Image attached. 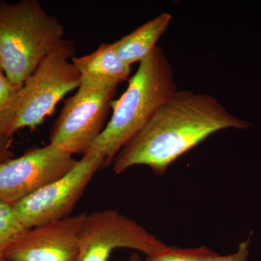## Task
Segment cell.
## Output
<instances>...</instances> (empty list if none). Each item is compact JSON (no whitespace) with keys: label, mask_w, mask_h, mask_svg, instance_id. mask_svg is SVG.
Segmentation results:
<instances>
[{"label":"cell","mask_w":261,"mask_h":261,"mask_svg":"<svg viewBox=\"0 0 261 261\" xmlns=\"http://www.w3.org/2000/svg\"><path fill=\"white\" fill-rule=\"evenodd\" d=\"M250 126L210 94L177 90L118 152L113 171L120 174L133 166H146L163 175L178 158L213 134Z\"/></svg>","instance_id":"6da1fadb"},{"label":"cell","mask_w":261,"mask_h":261,"mask_svg":"<svg viewBox=\"0 0 261 261\" xmlns=\"http://www.w3.org/2000/svg\"><path fill=\"white\" fill-rule=\"evenodd\" d=\"M177 91L172 65L160 47L141 61L126 91L111 102L112 116L84 155H95L111 166L121 149Z\"/></svg>","instance_id":"7a4b0ae2"},{"label":"cell","mask_w":261,"mask_h":261,"mask_svg":"<svg viewBox=\"0 0 261 261\" xmlns=\"http://www.w3.org/2000/svg\"><path fill=\"white\" fill-rule=\"evenodd\" d=\"M64 36L63 24L37 0L0 2V66L17 88Z\"/></svg>","instance_id":"3957f363"},{"label":"cell","mask_w":261,"mask_h":261,"mask_svg":"<svg viewBox=\"0 0 261 261\" xmlns=\"http://www.w3.org/2000/svg\"><path fill=\"white\" fill-rule=\"evenodd\" d=\"M75 53L73 42L63 39L19 89L13 111V135L21 128H37L67 94L79 88L80 74L71 61Z\"/></svg>","instance_id":"277c9868"},{"label":"cell","mask_w":261,"mask_h":261,"mask_svg":"<svg viewBox=\"0 0 261 261\" xmlns=\"http://www.w3.org/2000/svg\"><path fill=\"white\" fill-rule=\"evenodd\" d=\"M118 84H80L64 101L51 128L49 143L71 154L84 155L106 127Z\"/></svg>","instance_id":"5b68a950"},{"label":"cell","mask_w":261,"mask_h":261,"mask_svg":"<svg viewBox=\"0 0 261 261\" xmlns=\"http://www.w3.org/2000/svg\"><path fill=\"white\" fill-rule=\"evenodd\" d=\"M105 161L95 155H84L63 177L48 184L12 205L25 229L38 227L68 217L89 182Z\"/></svg>","instance_id":"8992f818"},{"label":"cell","mask_w":261,"mask_h":261,"mask_svg":"<svg viewBox=\"0 0 261 261\" xmlns=\"http://www.w3.org/2000/svg\"><path fill=\"white\" fill-rule=\"evenodd\" d=\"M167 245L142 225L118 211L87 214L80 240L78 261H108L113 250L128 248L150 255Z\"/></svg>","instance_id":"52a82bcc"},{"label":"cell","mask_w":261,"mask_h":261,"mask_svg":"<svg viewBox=\"0 0 261 261\" xmlns=\"http://www.w3.org/2000/svg\"><path fill=\"white\" fill-rule=\"evenodd\" d=\"M77 162L73 154L49 143L0 163V202L14 205L63 177Z\"/></svg>","instance_id":"ba28073f"},{"label":"cell","mask_w":261,"mask_h":261,"mask_svg":"<svg viewBox=\"0 0 261 261\" xmlns=\"http://www.w3.org/2000/svg\"><path fill=\"white\" fill-rule=\"evenodd\" d=\"M87 214L68 216L27 229L5 251L9 261H78L81 231Z\"/></svg>","instance_id":"9c48e42d"},{"label":"cell","mask_w":261,"mask_h":261,"mask_svg":"<svg viewBox=\"0 0 261 261\" xmlns=\"http://www.w3.org/2000/svg\"><path fill=\"white\" fill-rule=\"evenodd\" d=\"M71 61L80 73V84L119 85L127 80L130 73V65L117 54L113 43H103L93 53L73 57Z\"/></svg>","instance_id":"30bf717a"},{"label":"cell","mask_w":261,"mask_h":261,"mask_svg":"<svg viewBox=\"0 0 261 261\" xmlns=\"http://www.w3.org/2000/svg\"><path fill=\"white\" fill-rule=\"evenodd\" d=\"M172 15L163 13L113 42L117 54L126 64L140 63L157 47L158 41L167 30Z\"/></svg>","instance_id":"8fae6325"},{"label":"cell","mask_w":261,"mask_h":261,"mask_svg":"<svg viewBox=\"0 0 261 261\" xmlns=\"http://www.w3.org/2000/svg\"><path fill=\"white\" fill-rule=\"evenodd\" d=\"M221 255L208 247L178 248L166 247L163 250L147 255L145 261H216Z\"/></svg>","instance_id":"7c38bea8"},{"label":"cell","mask_w":261,"mask_h":261,"mask_svg":"<svg viewBox=\"0 0 261 261\" xmlns=\"http://www.w3.org/2000/svg\"><path fill=\"white\" fill-rule=\"evenodd\" d=\"M18 91L0 66V133L8 137H13V111Z\"/></svg>","instance_id":"4fadbf2b"},{"label":"cell","mask_w":261,"mask_h":261,"mask_svg":"<svg viewBox=\"0 0 261 261\" xmlns=\"http://www.w3.org/2000/svg\"><path fill=\"white\" fill-rule=\"evenodd\" d=\"M13 212V207L0 202V260L15 240L25 231Z\"/></svg>","instance_id":"5bb4252c"},{"label":"cell","mask_w":261,"mask_h":261,"mask_svg":"<svg viewBox=\"0 0 261 261\" xmlns=\"http://www.w3.org/2000/svg\"><path fill=\"white\" fill-rule=\"evenodd\" d=\"M250 237L239 245L238 250L231 255H221L216 261H247L249 256Z\"/></svg>","instance_id":"9a60e30c"},{"label":"cell","mask_w":261,"mask_h":261,"mask_svg":"<svg viewBox=\"0 0 261 261\" xmlns=\"http://www.w3.org/2000/svg\"><path fill=\"white\" fill-rule=\"evenodd\" d=\"M12 137L0 133V163L13 159Z\"/></svg>","instance_id":"2e32d148"},{"label":"cell","mask_w":261,"mask_h":261,"mask_svg":"<svg viewBox=\"0 0 261 261\" xmlns=\"http://www.w3.org/2000/svg\"><path fill=\"white\" fill-rule=\"evenodd\" d=\"M128 261H141L140 255H139V254L137 253V252H135V253L130 255Z\"/></svg>","instance_id":"e0dca14e"},{"label":"cell","mask_w":261,"mask_h":261,"mask_svg":"<svg viewBox=\"0 0 261 261\" xmlns=\"http://www.w3.org/2000/svg\"><path fill=\"white\" fill-rule=\"evenodd\" d=\"M0 261H9V260H5V258H3V259H2V260Z\"/></svg>","instance_id":"ac0fdd59"}]
</instances>
